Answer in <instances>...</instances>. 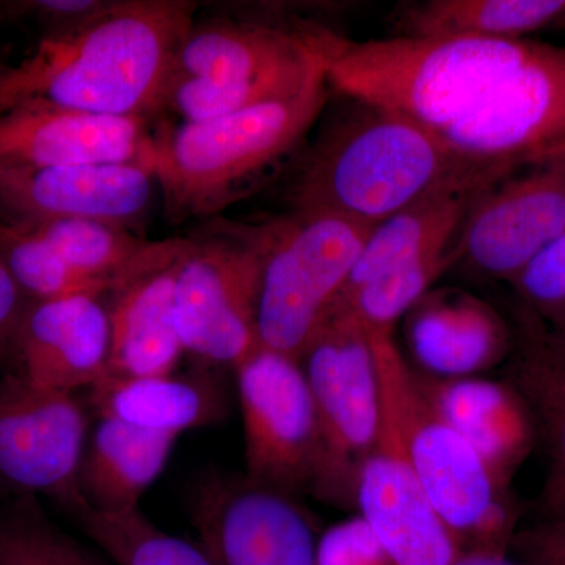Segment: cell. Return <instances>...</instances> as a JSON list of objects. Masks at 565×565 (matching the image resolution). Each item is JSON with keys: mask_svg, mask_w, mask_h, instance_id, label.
<instances>
[{"mask_svg": "<svg viewBox=\"0 0 565 565\" xmlns=\"http://www.w3.org/2000/svg\"><path fill=\"white\" fill-rule=\"evenodd\" d=\"M195 13L188 0L107 2L76 28L44 35L32 55L0 76V114L43 103L147 118L163 109Z\"/></svg>", "mask_w": 565, "mask_h": 565, "instance_id": "6da1fadb", "label": "cell"}, {"mask_svg": "<svg viewBox=\"0 0 565 565\" xmlns=\"http://www.w3.org/2000/svg\"><path fill=\"white\" fill-rule=\"evenodd\" d=\"M329 87L445 132L530 57L537 41L401 35L353 41L310 31Z\"/></svg>", "mask_w": 565, "mask_h": 565, "instance_id": "7a4b0ae2", "label": "cell"}, {"mask_svg": "<svg viewBox=\"0 0 565 565\" xmlns=\"http://www.w3.org/2000/svg\"><path fill=\"white\" fill-rule=\"evenodd\" d=\"M356 106L305 154L291 189L294 212H323L375 226L426 193L489 169L460 156L444 134Z\"/></svg>", "mask_w": 565, "mask_h": 565, "instance_id": "3957f363", "label": "cell"}, {"mask_svg": "<svg viewBox=\"0 0 565 565\" xmlns=\"http://www.w3.org/2000/svg\"><path fill=\"white\" fill-rule=\"evenodd\" d=\"M326 71L302 92L154 136L151 170L174 222L223 210L241 185L288 154L326 106Z\"/></svg>", "mask_w": 565, "mask_h": 565, "instance_id": "277c9868", "label": "cell"}, {"mask_svg": "<svg viewBox=\"0 0 565 565\" xmlns=\"http://www.w3.org/2000/svg\"><path fill=\"white\" fill-rule=\"evenodd\" d=\"M367 337L382 401L399 424L415 473L441 522L462 552L511 550L520 520L511 487L494 478L478 452L430 403L394 333Z\"/></svg>", "mask_w": 565, "mask_h": 565, "instance_id": "5b68a950", "label": "cell"}, {"mask_svg": "<svg viewBox=\"0 0 565 565\" xmlns=\"http://www.w3.org/2000/svg\"><path fill=\"white\" fill-rule=\"evenodd\" d=\"M373 228L340 215L294 212L259 230V344L302 359Z\"/></svg>", "mask_w": 565, "mask_h": 565, "instance_id": "8992f818", "label": "cell"}, {"mask_svg": "<svg viewBox=\"0 0 565 565\" xmlns=\"http://www.w3.org/2000/svg\"><path fill=\"white\" fill-rule=\"evenodd\" d=\"M321 430L316 500L355 511L356 482L382 426V397L370 337L351 316L333 311L302 359Z\"/></svg>", "mask_w": 565, "mask_h": 565, "instance_id": "52a82bcc", "label": "cell"}, {"mask_svg": "<svg viewBox=\"0 0 565 565\" xmlns=\"http://www.w3.org/2000/svg\"><path fill=\"white\" fill-rule=\"evenodd\" d=\"M259 232L185 241L174 270V321L184 352L236 367L259 348Z\"/></svg>", "mask_w": 565, "mask_h": 565, "instance_id": "ba28073f", "label": "cell"}, {"mask_svg": "<svg viewBox=\"0 0 565 565\" xmlns=\"http://www.w3.org/2000/svg\"><path fill=\"white\" fill-rule=\"evenodd\" d=\"M234 373L244 422L245 476L296 498L315 497L321 430L302 362L259 345Z\"/></svg>", "mask_w": 565, "mask_h": 565, "instance_id": "9c48e42d", "label": "cell"}, {"mask_svg": "<svg viewBox=\"0 0 565 565\" xmlns=\"http://www.w3.org/2000/svg\"><path fill=\"white\" fill-rule=\"evenodd\" d=\"M444 137L468 161L509 173L565 158V47L530 57Z\"/></svg>", "mask_w": 565, "mask_h": 565, "instance_id": "30bf717a", "label": "cell"}, {"mask_svg": "<svg viewBox=\"0 0 565 565\" xmlns=\"http://www.w3.org/2000/svg\"><path fill=\"white\" fill-rule=\"evenodd\" d=\"M87 418L74 394L10 373L0 379V484L20 497L44 494L76 514L85 503L79 470Z\"/></svg>", "mask_w": 565, "mask_h": 565, "instance_id": "8fae6325", "label": "cell"}, {"mask_svg": "<svg viewBox=\"0 0 565 565\" xmlns=\"http://www.w3.org/2000/svg\"><path fill=\"white\" fill-rule=\"evenodd\" d=\"M191 514L215 565H316L318 526L300 498L245 475H207L193 490Z\"/></svg>", "mask_w": 565, "mask_h": 565, "instance_id": "7c38bea8", "label": "cell"}, {"mask_svg": "<svg viewBox=\"0 0 565 565\" xmlns=\"http://www.w3.org/2000/svg\"><path fill=\"white\" fill-rule=\"evenodd\" d=\"M565 232V158L520 170L468 211L452 252L476 273L511 281Z\"/></svg>", "mask_w": 565, "mask_h": 565, "instance_id": "4fadbf2b", "label": "cell"}, {"mask_svg": "<svg viewBox=\"0 0 565 565\" xmlns=\"http://www.w3.org/2000/svg\"><path fill=\"white\" fill-rule=\"evenodd\" d=\"M355 511L393 565H449L462 553L424 492L384 401L381 433L356 482Z\"/></svg>", "mask_w": 565, "mask_h": 565, "instance_id": "5bb4252c", "label": "cell"}, {"mask_svg": "<svg viewBox=\"0 0 565 565\" xmlns=\"http://www.w3.org/2000/svg\"><path fill=\"white\" fill-rule=\"evenodd\" d=\"M156 182L143 163L25 169L0 163L3 222L81 218L134 230L150 211Z\"/></svg>", "mask_w": 565, "mask_h": 565, "instance_id": "9a60e30c", "label": "cell"}, {"mask_svg": "<svg viewBox=\"0 0 565 565\" xmlns=\"http://www.w3.org/2000/svg\"><path fill=\"white\" fill-rule=\"evenodd\" d=\"M154 136L145 117H111L25 103L0 114V163L25 169L143 163Z\"/></svg>", "mask_w": 565, "mask_h": 565, "instance_id": "2e32d148", "label": "cell"}, {"mask_svg": "<svg viewBox=\"0 0 565 565\" xmlns=\"http://www.w3.org/2000/svg\"><path fill=\"white\" fill-rule=\"evenodd\" d=\"M322 73V57L310 31L223 21L193 25L172 77L263 85L296 95Z\"/></svg>", "mask_w": 565, "mask_h": 565, "instance_id": "e0dca14e", "label": "cell"}, {"mask_svg": "<svg viewBox=\"0 0 565 565\" xmlns=\"http://www.w3.org/2000/svg\"><path fill=\"white\" fill-rule=\"evenodd\" d=\"M109 353V310L102 297L35 302L22 318L11 373L74 394L106 377Z\"/></svg>", "mask_w": 565, "mask_h": 565, "instance_id": "ac0fdd59", "label": "cell"}, {"mask_svg": "<svg viewBox=\"0 0 565 565\" xmlns=\"http://www.w3.org/2000/svg\"><path fill=\"white\" fill-rule=\"evenodd\" d=\"M404 334L408 363L433 379L484 375L514 345L503 316L459 288L430 289L405 315Z\"/></svg>", "mask_w": 565, "mask_h": 565, "instance_id": "d6986e66", "label": "cell"}, {"mask_svg": "<svg viewBox=\"0 0 565 565\" xmlns=\"http://www.w3.org/2000/svg\"><path fill=\"white\" fill-rule=\"evenodd\" d=\"M509 174L512 173L492 167L478 170L426 193L377 223L371 230L337 303L381 275L451 250L476 200Z\"/></svg>", "mask_w": 565, "mask_h": 565, "instance_id": "ffe728a7", "label": "cell"}, {"mask_svg": "<svg viewBox=\"0 0 565 565\" xmlns=\"http://www.w3.org/2000/svg\"><path fill=\"white\" fill-rule=\"evenodd\" d=\"M418 377L446 422L478 452L494 478L511 487L539 444L534 415L522 393L508 379L486 375L433 379L418 373Z\"/></svg>", "mask_w": 565, "mask_h": 565, "instance_id": "44dd1931", "label": "cell"}, {"mask_svg": "<svg viewBox=\"0 0 565 565\" xmlns=\"http://www.w3.org/2000/svg\"><path fill=\"white\" fill-rule=\"evenodd\" d=\"M177 262L178 258L148 270L111 292V303L107 307L110 321L107 375L150 377L177 370L184 353L174 321Z\"/></svg>", "mask_w": 565, "mask_h": 565, "instance_id": "7402d4cb", "label": "cell"}, {"mask_svg": "<svg viewBox=\"0 0 565 565\" xmlns=\"http://www.w3.org/2000/svg\"><path fill=\"white\" fill-rule=\"evenodd\" d=\"M99 418L148 433L180 437L185 430L218 423L228 411L223 386L206 375H106L90 388Z\"/></svg>", "mask_w": 565, "mask_h": 565, "instance_id": "603a6c76", "label": "cell"}, {"mask_svg": "<svg viewBox=\"0 0 565 565\" xmlns=\"http://www.w3.org/2000/svg\"><path fill=\"white\" fill-rule=\"evenodd\" d=\"M177 437L99 418L79 470L82 500L102 514L139 509L141 494L161 476Z\"/></svg>", "mask_w": 565, "mask_h": 565, "instance_id": "cb8c5ba5", "label": "cell"}, {"mask_svg": "<svg viewBox=\"0 0 565 565\" xmlns=\"http://www.w3.org/2000/svg\"><path fill=\"white\" fill-rule=\"evenodd\" d=\"M17 225L40 234L71 266L109 281L114 291L148 270L172 263L184 245L181 239L148 243L125 226L81 218Z\"/></svg>", "mask_w": 565, "mask_h": 565, "instance_id": "d4e9b609", "label": "cell"}, {"mask_svg": "<svg viewBox=\"0 0 565 565\" xmlns=\"http://www.w3.org/2000/svg\"><path fill=\"white\" fill-rule=\"evenodd\" d=\"M525 397L548 455L541 516L565 514V353L548 338L526 330L508 374Z\"/></svg>", "mask_w": 565, "mask_h": 565, "instance_id": "484cf974", "label": "cell"}, {"mask_svg": "<svg viewBox=\"0 0 565 565\" xmlns=\"http://www.w3.org/2000/svg\"><path fill=\"white\" fill-rule=\"evenodd\" d=\"M564 14L565 0H426L405 7L397 21L403 35L516 41L557 29Z\"/></svg>", "mask_w": 565, "mask_h": 565, "instance_id": "4316f807", "label": "cell"}, {"mask_svg": "<svg viewBox=\"0 0 565 565\" xmlns=\"http://www.w3.org/2000/svg\"><path fill=\"white\" fill-rule=\"evenodd\" d=\"M0 259L32 303L114 292L109 281L81 273L44 237L17 223L0 222Z\"/></svg>", "mask_w": 565, "mask_h": 565, "instance_id": "83f0119b", "label": "cell"}, {"mask_svg": "<svg viewBox=\"0 0 565 565\" xmlns=\"http://www.w3.org/2000/svg\"><path fill=\"white\" fill-rule=\"evenodd\" d=\"M81 530L117 565H215L202 546L166 533L141 514H102L87 505L73 515Z\"/></svg>", "mask_w": 565, "mask_h": 565, "instance_id": "f1b7e54d", "label": "cell"}, {"mask_svg": "<svg viewBox=\"0 0 565 565\" xmlns=\"http://www.w3.org/2000/svg\"><path fill=\"white\" fill-rule=\"evenodd\" d=\"M456 263L451 248L394 269L340 300L330 313L340 311L351 316L367 334L394 333L396 323L403 321L415 303L433 289L434 282Z\"/></svg>", "mask_w": 565, "mask_h": 565, "instance_id": "f546056e", "label": "cell"}, {"mask_svg": "<svg viewBox=\"0 0 565 565\" xmlns=\"http://www.w3.org/2000/svg\"><path fill=\"white\" fill-rule=\"evenodd\" d=\"M0 565H103L52 525L33 497L0 511Z\"/></svg>", "mask_w": 565, "mask_h": 565, "instance_id": "4dcf8cb0", "label": "cell"}, {"mask_svg": "<svg viewBox=\"0 0 565 565\" xmlns=\"http://www.w3.org/2000/svg\"><path fill=\"white\" fill-rule=\"evenodd\" d=\"M523 300L546 316L565 307V232L511 280Z\"/></svg>", "mask_w": 565, "mask_h": 565, "instance_id": "1f68e13d", "label": "cell"}, {"mask_svg": "<svg viewBox=\"0 0 565 565\" xmlns=\"http://www.w3.org/2000/svg\"><path fill=\"white\" fill-rule=\"evenodd\" d=\"M316 565H393L359 514L334 523L319 534Z\"/></svg>", "mask_w": 565, "mask_h": 565, "instance_id": "d6a6232c", "label": "cell"}, {"mask_svg": "<svg viewBox=\"0 0 565 565\" xmlns=\"http://www.w3.org/2000/svg\"><path fill=\"white\" fill-rule=\"evenodd\" d=\"M511 552L533 565H565V514L541 516L527 527H519Z\"/></svg>", "mask_w": 565, "mask_h": 565, "instance_id": "836d02e7", "label": "cell"}, {"mask_svg": "<svg viewBox=\"0 0 565 565\" xmlns=\"http://www.w3.org/2000/svg\"><path fill=\"white\" fill-rule=\"evenodd\" d=\"M107 6L104 0H31L11 2L10 13L28 14L44 25V32L68 31L98 14Z\"/></svg>", "mask_w": 565, "mask_h": 565, "instance_id": "e575fe53", "label": "cell"}, {"mask_svg": "<svg viewBox=\"0 0 565 565\" xmlns=\"http://www.w3.org/2000/svg\"><path fill=\"white\" fill-rule=\"evenodd\" d=\"M31 303L0 259V379L10 373L18 332Z\"/></svg>", "mask_w": 565, "mask_h": 565, "instance_id": "d590c367", "label": "cell"}, {"mask_svg": "<svg viewBox=\"0 0 565 565\" xmlns=\"http://www.w3.org/2000/svg\"><path fill=\"white\" fill-rule=\"evenodd\" d=\"M449 565H533L520 559L511 550H468Z\"/></svg>", "mask_w": 565, "mask_h": 565, "instance_id": "8d00e7d4", "label": "cell"}, {"mask_svg": "<svg viewBox=\"0 0 565 565\" xmlns=\"http://www.w3.org/2000/svg\"><path fill=\"white\" fill-rule=\"evenodd\" d=\"M550 321L555 326V333L552 337H546L550 343L555 345L557 351L565 353V307L555 313L548 315Z\"/></svg>", "mask_w": 565, "mask_h": 565, "instance_id": "74e56055", "label": "cell"}, {"mask_svg": "<svg viewBox=\"0 0 565 565\" xmlns=\"http://www.w3.org/2000/svg\"><path fill=\"white\" fill-rule=\"evenodd\" d=\"M10 66V63L6 61V57H3L2 54H0V76H2V74L6 73V71L9 70Z\"/></svg>", "mask_w": 565, "mask_h": 565, "instance_id": "f35d334b", "label": "cell"}, {"mask_svg": "<svg viewBox=\"0 0 565 565\" xmlns=\"http://www.w3.org/2000/svg\"><path fill=\"white\" fill-rule=\"evenodd\" d=\"M557 29H565V14L563 20H561L559 24H557Z\"/></svg>", "mask_w": 565, "mask_h": 565, "instance_id": "ab89813d", "label": "cell"}, {"mask_svg": "<svg viewBox=\"0 0 565 565\" xmlns=\"http://www.w3.org/2000/svg\"><path fill=\"white\" fill-rule=\"evenodd\" d=\"M9 3H0V11H6Z\"/></svg>", "mask_w": 565, "mask_h": 565, "instance_id": "60d3db41", "label": "cell"}]
</instances>
